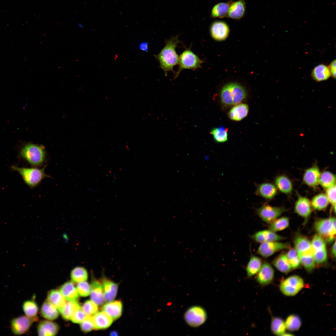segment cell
<instances>
[{
    "label": "cell",
    "instance_id": "cell-1",
    "mask_svg": "<svg viewBox=\"0 0 336 336\" xmlns=\"http://www.w3.org/2000/svg\"><path fill=\"white\" fill-rule=\"evenodd\" d=\"M179 36H173L166 40L165 45L160 53L154 55L166 75L168 72L173 71L174 67L179 64V57L175 51L176 48L180 43Z\"/></svg>",
    "mask_w": 336,
    "mask_h": 336
},
{
    "label": "cell",
    "instance_id": "cell-2",
    "mask_svg": "<svg viewBox=\"0 0 336 336\" xmlns=\"http://www.w3.org/2000/svg\"><path fill=\"white\" fill-rule=\"evenodd\" d=\"M245 88L236 82L228 83L222 87L221 91L222 105L224 107H230L240 103L246 97Z\"/></svg>",
    "mask_w": 336,
    "mask_h": 336
},
{
    "label": "cell",
    "instance_id": "cell-3",
    "mask_svg": "<svg viewBox=\"0 0 336 336\" xmlns=\"http://www.w3.org/2000/svg\"><path fill=\"white\" fill-rule=\"evenodd\" d=\"M20 154L22 157L34 167L42 166L46 160V151L42 145L30 143L26 144L21 149Z\"/></svg>",
    "mask_w": 336,
    "mask_h": 336
},
{
    "label": "cell",
    "instance_id": "cell-4",
    "mask_svg": "<svg viewBox=\"0 0 336 336\" xmlns=\"http://www.w3.org/2000/svg\"><path fill=\"white\" fill-rule=\"evenodd\" d=\"M46 166L42 168L20 167L15 166H11L12 169L17 172L21 176L25 183L32 188H34L46 177H49L44 172Z\"/></svg>",
    "mask_w": 336,
    "mask_h": 336
},
{
    "label": "cell",
    "instance_id": "cell-5",
    "mask_svg": "<svg viewBox=\"0 0 336 336\" xmlns=\"http://www.w3.org/2000/svg\"><path fill=\"white\" fill-rule=\"evenodd\" d=\"M315 229L318 234L328 242H333L336 234V218L330 217L320 219L314 224Z\"/></svg>",
    "mask_w": 336,
    "mask_h": 336
},
{
    "label": "cell",
    "instance_id": "cell-6",
    "mask_svg": "<svg viewBox=\"0 0 336 336\" xmlns=\"http://www.w3.org/2000/svg\"><path fill=\"white\" fill-rule=\"evenodd\" d=\"M203 62L191 50L190 48L187 49L179 57V68L175 74V78H177L184 69L195 70L201 68Z\"/></svg>",
    "mask_w": 336,
    "mask_h": 336
},
{
    "label": "cell",
    "instance_id": "cell-7",
    "mask_svg": "<svg viewBox=\"0 0 336 336\" xmlns=\"http://www.w3.org/2000/svg\"><path fill=\"white\" fill-rule=\"evenodd\" d=\"M304 285L302 279L297 275L291 276L281 283L280 288L283 294L287 296H292L296 294L303 288Z\"/></svg>",
    "mask_w": 336,
    "mask_h": 336
},
{
    "label": "cell",
    "instance_id": "cell-8",
    "mask_svg": "<svg viewBox=\"0 0 336 336\" xmlns=\"http://www.w3.org/2000/svg\"><path fill=\"white\" fill-rule=\"evenodd\" d=\"M184 319L190 326L196 327L200 326L206 321L207 315L205 310L199 306H194L188 309L184 315Z\"/></svg>",
    "mask_w": 336,
    "mask_h": 336
},
{
    "label": "cell",
    "instance_id": "cell-9",
    "mask_svg": "<svg viewBox=\"0 0 336 336\" xmlns=\"http://www.w3.org/2000/svg\"><path fill=\"white\" fill-rule=\"evenodd\" d=\"M285 211L283 208L273 207L264 204L257 209L256 212L263 221L271 223Z\"/></svg>",
    "mask_w": 336,
    "mask_h": 336
},
{
    "label": "cell",
    "instance_id": "cell-10",
    "mask_svg": "<svg viewBox=\"0 0 336 336\" xmlns=\"http://www.w3.org/2000/svg\"><path fill=\"white\" fill-rule=\"evenodd\" d=\"M289 244L276 241L265 242L262 243L257 250V253L263 256L269 257L279 251L288 249Z\"/></svg>",
    "mask_w": 336,
    "mask_h": 336
},
{
    "label": "cell",
    "instance_id": "cell-11",
    "mask_svg": "<svg viewBox=\"0 0 336 336\" xmlns=\"http://www.w3.org/2000/svg\"><path fill=\"white\" fill-rule=\"evenodd\" d=\"M33 321L26 315H22L12 319L10 326L12 333L19 335L25 334L29 329Z\"/></svg>",
    "mask_w": 336,
    "mask_h": 336
},
{
    "label": "cell",
    "instance_id": "cell-12",
    "mask_svg": "<svg viewBox=\"0 0 336 336\" xmlns=\"http://www.w3.org/2000/svg\"><path fill=\"white\" fill-rule=\"evenodd\" d=\"M230 32L228 25L225 22L220 21H214L211 26L210 33L212 38L217 41L226 40Z\"/></svg>",
    "mask_w": 336,
    "mask_h": 336
},
{
    "label": "cell",
    "instance_id": "cell-13",
    "mask_svg": "<svg viewBox=\"0 0 336 336\" xmlns=\"http://www.w3.org/2000/svg\"><path fill=\"white\" fill-rule=\"evenodd\" d=\"M274 276V271L271 265L267 262L262 265L256 278L257 282L261 286H265L270 283Z\"/></svg>",
    "mask_w": 336,
    "mask_h": 336
},
{
    "label": "cell",
    "instance_id": "cell-14",
    "mask_svg": "<svg viewBox=\"0 0 336 336\" xmlns=\"http://www.w3.org/2000/svg\"><path fill=\"white\" fill-rule=\"evenodd\" d=\"M90 296L91 300L98 305L104 302L103 289L101 281L93 279L90 285Z\"/></svg>",
    "mask_w": 336,
    "mask_h": 336
},
{
    "label": "cell",
    "instance_id": "cell-15",
    "mask_svg": "<svg viewBox=\"0 0 336 336\" xmlns=\"http://www.w3.org/2000/svg\"><path fill=\"white\" fill-rule=\"evenodd\" d=\"M246 8L245 0L232 2L229 8L226 17L235 20L240 19L245 15Z\"/></svg>",
    "mask_w": 336,
    "mask_h": 336
},
{
    "label": "cell",
    "instance_id": "cell-16",
    "mask_svg": "<svg viewBox=\"0 0 336 336\" xmlns=\"http://www.w3.org/2000/svg\"><path fill=\"white\" fill-rule=\"evenodd\" d=\"M251 238L255 242L261 243L281 240L285 238L269 230L257 232L252 236Z\"/></svg>",
    "mask_w": 336,
    "mask_h": 336
},
{
    "label": "cell",
    "instance_id": "cell-17",
    "mask_svg": "<svg viewBox=\"0 0 336 336\" xmlns=\"http://www.w3.org/2000/svg\"><path fill=\"white\" fill-rule=\"evenodd\" d=\"M105 300L109 302L115 298L118 289V284L107 278H104L101 280Z\"/></svg>",
    "mask_w": 336,
    "mask_h": 336
},
{
    "label": "cell",
    "instance_id": "cell-18",
    "mask_svg": "<svg viewBox=\"0 0 336 336\" xmlns=\"http://www.w3.org/2000/svg\"><path fill=\"white\" fill-rule=\"evenodd\" d=\"M94 329H103L108 328L112 324L113 320L104 311L97 312L93 316Z\"/></svg>",
    "mask_w": 336,
    "mask_h": 336
},
{
    "label": "cell",
    "instance_id": "cell-19",
    "mask_svg": "<svg viewBox=\"0 0 336 336\" xmlns=\"http://www.w3.org/2000/svg\"><path fill=\"white\" fill-rule=\"evenodd\" d=\"M296 212L305 219L310 216L311 212L310 203L306 198L298 196L295 206Z\"/></svg>",
    "mask_w": 336,
    "mask_h": 336
},
{
    "label": "cell",
    "instance_id": "cell-20",
    "mask_svg": "<svg viewBox=\"0 0 336 336\" xmlns=\"http://www.w3.org/2000/svg\"><path fill=\"white\" fill-rule=\"evenodd\" d=\"M277 192L275 185L269 183H264L256 185L255 194L267 199H271Z\"/></svg>",
    "mask_w": 336,
    "mask_h": 336
},
{
    "label": "cell",
    "instance_id": "cell-21",
    "mask_svg": "<svg viewBox=\"0 0 336 336\" xmlns=\"http://www.w3.org/2000/svg\"><path fill=\"white\" fill-rule=\"evenodd\" d=\"M59 329L58 325L54 322L44 320L40 322L37 327V332L40 336H54Z\"/></svg>",
    "mask_w": 336,
    "mask_h": 336
},
{
    "label": "cell",
    "instance_id": "cell-22",
    "mask_svg": "<svg viewBox=\"0 0 336 336\" xmlns=\"http://www.w3.org/2000/svg\"><path fill=\"white\" fill-rule=\"evenodd\" d=\"M102 309L113 320H115L119 318L122 314V305L119 301H112L104 304Z\"/></svg>",
    "mask_w": 336,
    "mask_h": 336
},
{
    "label": "cell",
    "instance_id": "cell-23",
    "mask_svg": "<svg viewBox=\"0 0 336 336\" xmlns=\"http://www.w3.org/2000/svg\"><path fill=\"white\" fill-rule=\"evenodd\" d=\"M320 175L318 167L316 166H315L306 170L303 176V181L308 186L315 187L319 184Z\"/></svg>",
    "mask_w": 336,
    "mask_h": 336
},
{
    "label": "cell",
    "instance_id": "cell-24",
    "mask_svg": "<svg viewBox=\"0 0 336 336\" xmlns=\"http://www.w3.org/2000/svg\"><path fill=\"white\" fill-rule=\"evenodd\" d=\"M249 111L248 105L245 103H240L234 106L229 111L228 115L231 120L239 121L246 117Z\"/></svg>",
    "mask_w": 336,
    "mask_h": 336
},
{
    "label": "cell",
    "instance_id": "cell-25",
    "mask_svg": "<svg viewBox=\"0 0 336 336\" xmlns=\"http://www.w3.org/2000/svg\"><path fill=\"white\" fill-rule=\"evenodd\" d=\"M59 291L67 301H76L79 297L76 288L71 281L62 285L59 288Z\"/></svg>",
    "mask_w": 336,
    "mask_h": 336
},
{
    "label": "cell",
    "instance_id": "cell-26",
    "mask_svg": "<svg viewBox=\"0 0 336 336\" xmlns=\"http://www.w3.org/2000/svg\"><path fill=\"white\" fill-rule=\"evenodd\" d=\"M40 313L43 317L50 320L56 319L59 315L58 309L47 300L43 303Z\"/></svg>",
    "mask_w": 336,
    "mask_h": 336
},
{
    "label": "cell",
    "instance_id": "cell-27",
    "mask_svg": "<svg viewBox=\"0 0 336 336\" xmlns=\"http://www.w3.org/2000/svg\"><path fill=\"white\" fill-rule=\"evenodd\" d=\"M59 311L64 306L66 300L61 292L56 290H52L48 293L47 299Z\"/></svg>",
    "mask_w": 336,
    "mask_h": 336
},
{
    "label": "cell",
    "instance_id": "cell-28",
    "mask_svg": "<svg viewBox=\"0 0 336 336\" xmlns=\"http://www.w3.org/2000/svg\"><path fill=\"white\" fill-rule=\"evenodd\" d=\"M232 2V0H229L227 2L216 4L211 10V17L213 18L226 17L229 8Z\"/></svg>",
    "mask_w": 336,
    "mask_h": 336
},
{
    "label": "cell",
    "instance_id": "cell-29",
    "mask_svg": "<svg viewBox=\"0 0 336 336\" xmlns=\"http://www.w3.org/2000/svg\"><path fill=\"white\" fill-rule=\"evenodd\" d=\"M262 264V260L260 258L254 255L252 256L246 267L248 277L250 278L257 274Z\"/></svg>",
    "mask_w": 336,
    "mask_h": 336
},
{
    "label": "cell",
    "instance_id": "cell-30",
    "mask_svg": "<svg viewBox=\"0 0 336 336\" xmlns=\"http://www.w3.org/2000/svg\"><path fill=\"white\" fill-rule=\"evenodd\" d=\"M331 74L328 67L321 64L315 67L311 73L313 79L317 82L326 80L331 76Z\"/></svg>",
    "mask_w": 336,
    "mask_h": 336
},
{
    "label": "cell",
    "instance_id": "cell-31",
    "mask_svg": "<svg viewBox=\"0 0 336 336\" xmlns=\"http://www.w3.org/2000/svg\"><path fill=\"white\" fill-rule=\"evenodd\" d=\"M298 254L300 263L307 271H312L314 269L315 265L313 251Z\"/></svg>",
    "mask_w": 336,
    "mask_h": 336
},
{
    "label": "cell",
    "instance_id": "cell-32",
    "mask_svg": "<svg viewBox=\"0 0 336 336\" xmlns=\"http://www.w3.org/2000/svg\"><path fill=\"white\" fill-rule=\"evenodd\" d=\"M23 310L26 315L30 318L33 321L37 320V314L38 310V306L35 302L33 300H27L22 304Z\"/></svg>",
    "mask_w": 336,
    "mask_h": 336
},
{
    "label": "cell",
    "instance_id": "cell-33",
    "mask_svg": "<svg viewBox=\"0 0 336 336\" xmlns=\"http://www.w3.org/2000/svg\"><path fill=\"white\" fill-rule=\"evenodd\" d=\"M81 306L76 301H68L63 308L59 311L63 318L70 320L74 313Z\"/></svg>",
    "mask_w": 336,
    "mask_h": 336
},
{
    "label": "cell",
    "instance_id": "cell-34",
    "mask_svg": "<svg viewBox=\"0 0 336 336\" xmlns=\"http://www.w3.org/2000/svg\"><path fill=\"white\" fill-rule=\"evenodd\" d=\"M295 249L298 254L313 251L311 242L306 237L298 236L294 241Z\"/></svg>",
    "mask_w": 336,
    "mask_h": 336
},
{
    "label": "cell",
    "instance_id": "cell-35",
    "mask_svg": "<svg viewBox=\"0 0 336 336\" xmlns=\"http://www.w3.org/2000/svg\"><path fill=\"white\" fill-rule=\"evenodd\" d=\"M274 266L280 272L287 273L292 269L286 254H282L273 261Z\"/></svg>",
    "mask_w": 336,
    "mask_h": 336
},
{
    "label": "cell",
    "instance_id": "cell-36",
    "mask_svg": "<svg viewBox=\"0 0 336 336\" xmlns=\"http://www.w3.org/2000/svg\"><path fill=\"white\" fill-rule=\"evenodd\" d=\"M275 183L281 192L285 194H289L292 192V184L287 177L283 175L277 177L275 180Z\"/></svg>",
    "mask_w": 336,
    "mask_h": 336
},
{
    "label": "cell",
    "instance_id": "cell-37",
    "mask_svg": "<svg viewBox=\"0 0 336 336\" xmlns=\"http://www.w3.org/2000/svg\"><path fill=\"white\" fill-rule=\"evenodd\" d=\"M335 176L332 173L325 171L320 174L319 183L324 188L327 189L335 184Z\"/></svg>",
    "mask_w": 336,
    "mask_h": 336
},
{
    "label": "cell",
    "instance_id": "cell-38",
    "mask_svg": "<svg viewBox=\"0 0 336 336\" xmlns=\"http://www.w3.org/2000/svg\"><path fill=\"white\" fill-rule=\"evenodd\" d=\"M329 202L326 195L321 193L316 195L313 198L311 206L315 210H322L326 208Z\"/></svg>",
    "mask_w": 336,
    "mask_h": 336
},
{
    "label": "cell",
    "instance_id": "cell-39",
    "mask_svg": "<svg viewBox=\"0 0 336 336\" xmlns=\"http://www.w3.org/2000/svg\"><path fill=\"white\" fill-rule=\"evenodd\" d=\"M271 329L274 334L282 335L285 332L286 329L285 322L279 317H274L272 320Z\"/></svg>",
    "mask_w": 336,
    "mask_h": 336
},
{
    "label": "cell",
    "instance_id": "cell-40",
    "mask_svg": "<svg viewBox=\"0 0 336 336\" xmlns=\"http://www.w3.org/2000/svg\"><path fill=\"white\" fill-rule=\"evenodd\" d=\"M71 277L72 281L75 282L86 281L88 278L87 272L83 267H76L72 271Z\"/></svg>",
    "mask_w": 336,
    "mask_h": 336
},
{
    "label": "cell",
    "instance_id": "cell-41",
    "mask_svg": "<svg viewBox=\"0 0 336 336\" xmlns=\"http://www.w3.org/2000/svg\"><path fill=\"white\" fill-rule=\"evenodd\" d=\"M289 219L286 217H283L276 219L271 223L269 230L274 232L282 230L289 226Z\"/></svg>",
    "mask_w": 336,
    "mask_h": 336
},
{
    "label": "cell",
    "instance_id": "cell-42",
    "mask_svg": "<svg viewBox=\"0 0 336 336\" xmlns=\"http://www.w3.org/2000/svg\"><path fill=\"white\" fill-rule=\"evenodd\" d=\"M285 323L286 329L292 331L297 330L300 327L301 324L300 318L295 315H289Z\"/></svg>",
    "mask_w": 336,
    "mask_h": 336
},
{
    "label": "cell",
    "instance_id": "cell-43",
    "mask_svg": "<svg viewBox=\"0 0 336 336\" xmlns=\"http://www.w3.org/2000/svg\"><path fill=\"white\" fill-rule=\"evenodd\" d=\"M228 129L223 127L213 129L211 131L214 139L217 142H226L228 138Z\"/></svg>",
    "mask_w": 336,
    "mask_h": 336
},
{
    "label": "cell",
    "instance_id": "cell-44",
    "mask_svg": "<svg viewBox=\"0 0 336 336\" xmlns=\"http://www.w3.org/2000/svg\"><path fill=\"white\" fill-rule=\"evenodd\" d=\"M286 254L292 269L297 268L299 266L300 261L295 249H290Z\"/></svg>",
    "mask_w": 336,
    "mask_h": 336
},
{
    "label": "cell",
    "instance_id": "cell-45",
    "mask_svg": "<svg viewBox=\"0 0 336 336\" xmlns=\"http://www.w3.org/2000/svg\"><path fill=\"white\" fill-rule=\"evenodd\" d=\"M82 308L86 315L93 316L98 311L97 305L91 300L86 301Z\"/></svg>",
    "mask_w": 336,
    "mask_h": 336
},
{
    "label": "cell",
    "instance_id": "cell-46",
    "mask_svg": "<svg viewBox=\"0 0 336 336\" xmlns=\"http://www.w3.org/2000/svg\"><path fill=\"white\" fill-rule=\"evenodd\" d=\"M311 243L313 253L315 251L326 248L325 241L319 234L315 235L313 236Z\"/></svg>",
    "mask_w": 336,
    "mask_h": 336
},
{
    "label": "cell",
    "instance_id": "cell-47",
    "mask_svg": "<svg viewBox=\"0 0 336 336\" xmlns=\"http://www.w3.org/2000/svg\"><path fill=\"white\" fill-rule=\"evenodd\" d=\"M80 328L84 332L87 333L94 329L93 316L86 315L84 319L80 323Z\"/></svg>",
    "mask_w": 336,
    "mask_h": 336
},
{
    "label": "cell",
    "instance_id": "cell-48",
    "mask_svg": "<svg viewBox=\"0 0 336 336\" xmlns=\"http://www.w3.org/2000/svg\"><path fill=\"white\" fill-rule=\"evenodd\" d=\"M76 288L79 295L82 296H87L90 293V285L85 281L78 282Z\"/></svg>",
    "mask_w": 336,
    "mask_h": 336
},
{
    "label": "cell",
    "instance_id": "cell-49",
    "mask_svg": "<svg viewBox=\"0 0 336 336\" xmlns=\"http://www.w3.org/2000/svg\"><path fill=\"white\" fill-rule=\"evenodd\" d=\"M313 256L315 263L321 264L326 261L327 258V252L326 248L315 251Z\"/></svg>",
    "mask_w": 336,
    "mask_h": 336
},
{
    "label": "cell",
    "instance_id": "cell-50",
    "mask_svg": "<svg viewBox=\"0 0 336 336\" xmlns=\"http://www.w3.org/2000/svg\"><path fill=\"white\" fill-rule=\"evenodd\" d=\"M86 315L81 307L72 316L70 320L75 323H80L85 318Z\"/></svg>",
    "mask_w": 336,
    "mask_h": 336
},
{
    "label": "cell",
    "instance_id": "cell-51",
    "mask_svg": "<svg viewBox=\"0 0 336 336\" xmlns=\"http://www.w3.org/2000/svg\"><path fill=\"white\" fill-rule=\"evenodd\" d=\"M326 189V195L329 202L334 206L336 204V184Z\"/></svg>",
    "mask_w": 336,
    "mask_h": 336
},
{
    "label": "cell",
    "instance_id": "cell-52",
    "mask_svg": "<svg viewBox=\"0 0 336 336\" xmlns=\"http://www.w3.org/2000/svg\"><path fill=\"white\" fill-rule=\"evenodd\" d=\"M331 75L334 78L336 77V60H333L330 64L329 67Z\"/></svg>",
    "mask_w": 336,
    "mask_h": 336
},
{
    "label": "cell",
    "instance_id": "cell-53",
    "mask_svg": "<svg viewBox=\"0 0 336 336\" xmlns=\"http://www.w3.org/2000/svg\"><path fill=\"white\" fill-rule=\"evenodd\" d=\"M148 43L147 42H144L140 43L139 46V49L141 50L147 52L148 50Z\"/></svg>",
    "mask_w": 336,
    "mask_h": 336
},
{
    "label": "cell",
    "instance_id": "cell-54",
    "mask_svg": "<svg viewBox=\"0 0 336 336\" xmlns=\"http://www.w3.org/2000/svg\"><path fill=\"white\" fill-rule=\"evenodd\" d=\"M331 253L333 256L334 257H335L336 256V242L335 241L334 243L332 246L331 250Z\"/></svg>",
    "mask_w": 336,
    "mask_h": 336
},
{
    "label": "cell",
    "instance_id": "cell-55",
    "mask_svg": "<svg viewBox=\"0 0 336 336\" xmlns=\"http://www.w3.org/2000/svg\"><path fill=\"white\" fill-rule=\"evenodd\" d=\"M293 334H292L290 333H284L282 336H293Z\"/></svg>",
    "mask_w": 336,
    "mask_h": 336
},
{
    "label": "cell",
    "instance_id": "cell-56",
    "mask_svg": "<svg viewBox=\"0 0 336 336\" xmlns=\"http://www.w3.org/2000/svg\"><path fill=\"white\" fill-rule=\"evenodd\" d=\"M117 333L115 332H112L111 333V334L112 335H117Z\"/></svg>",
    "mask_w": 336,
    "mask_h": 336
}]
</instances>
